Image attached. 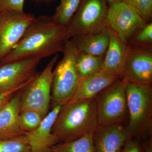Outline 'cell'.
<instances>
[{"mask_svg":"<svg viewBox=\"0 0 152 152\" xmlns=\"http://www.w3.org/2000/svg\"><path fill=\"white\" fill-rule=\"evenodd\" d=\"M124 147L123 152H142L140 144L137 140L134 138L129 140Z\"/></svg>","mask_w":152,"mask_h":152,"instance_id":"obj_26","label":"cell"},{"mask_svg":"<svg viewBox=\"0 0 152 152\" xmlns=\"http://www.w3.org/2000/svg\"><path fill=\"white\" fill-rule=\"evenodd\" d=\"M22 88H17L0 94V108L7 103L19 91L21 90Z\"/></svg>","mask_w":152,"mask_h":152,"instance_id":"obj_27","label":"cell"},{"mask_svg":"<svg viewBox=\"0 0 152 152\" xmlns=\"http://www.w3.org/2000/svg\"><path fill=\"white\" fill-rule=\"evenodd\" d=\"M82 0H60L52 17L56 23L64 26H67L78 8Z\"/></svg>","mask_w":152,"mask_h":152,"instance_id":"obj_20","label":"cell"},{"mask_svg":"<svg viewBox=\"0 0 152 152\" xmlns=\"http://www.w3.org/2000/svg\"><path fill=\"white\" fill-rule=\"evenodd\" d=\"M129 44L133 46L152 50V22L147 23L132 38Z\"/></svg>","mask_w":152,"mask_h":152,"instance_id":"obj_23","label":"cell"},{"mask_svg":"<svg viewBox=\"0 0 152 152\" xmlns=\"http://www.w3.org/2000/svg\"><path fill=\"white\" fill-rule=\"evenodd\" d=\"M142 152H152V140L150 138L141 145Z\"/></svg>","mask_w":152,"mask_h":152,"instance_id":"obj_28","label":"cell"},{"mask_svg":"<svg viewBox=\"0 0 152 152\" xmlns=\"http://www.w3.org/2000/svg\"><path fill=\"white\" fill-rule=\"evenodd\" d=\"M69 40L66 27L57 23L52 16L35 17L20 40L0 62L29 58L42 59L56 55L63 52Z\"/></svg>","mask_w":152,"mask_h":152,"instance_id":"obj_1","label":"cell"},{"mask_svg":"<svg viewBox=\"0 0 152 152\" xmlns=\"http://www.w3.org/2000/svg\"><path fill=\"white\" fill-rule=\"evenodd\" d=\"M107 20L108 27L129 44L147 24L135 10L124 1L109 6Z\"/></svg>","mask_w":152,"mask_h":152,"instance_id":"obj_9","label":"cell"},{"mask_svg":"<svg viewBox=\"0 0 152 152\" xmlns=\"http://www.w3.org/2000/svg\"><path fill=\"white\" fill-rule=\"evenodd\" d=\"M127 83L118 79L95 97L99 126L121 124L124 119L128 111Z\"/></svg>","mask_w":152,"mask_h":152,"instance_id":"obj_7","label":"cell"},{"mask_svg":"<svg viewBox=\"0 0 152 152\" xmlns=\"http://www.w3.org/2000/svg\"><path fill=\"white\" fill-rule=\"evenodd\" d=\"M132 138L121 124L99 126L94 133L95 152H117Z\"/></svg>","mask_w":152,"mask_h":152,"instance_id":"obj_13","label":"cell"},{"mask_svg":"<svg viewBox=\"0 0 152 152\" xmlns=\"http://www.w3.org/2000/svg\"><path fill=\"white\" fill-rule=\"evenodd\" d=\"M95 98L68 102L62 106L52 133L59 142L75 140L99 127Z\"/></svg>","mask_w":152,"mask_h":152,"instance_id":"obj_2","label":"cell"},{"mask_svg":"<svg viewBox=\"0 0 152 152\" xmlns=\"http://www.w3.org/2000/svg\"><path fill=\"white\" fill-rule=\"evenodd\" d=\"M58 58V55L50 60L41 73L19 91L20 113L32 110L45 118L49 113L53 71Z\"/></svg>","mask_w":152,"mask_h":152,"instance_id":"obj_5","label":"cell"},{"mask_svg":"<svg viewBox=\"0 0 152 152\" xmlns=\"http://www.w3.org/2000/svg\"><path fill=\"white\" fill-rule=\"evenodd\" d=\"M108 28L97 32L76 36L69 40L80 53L104 56L110 40Z\"/></svg>","mask_w":152,"mask_h":152,"instance_id":"obj_17","label":"cell"},{"mask_svg":"<svg viewBox=\"0 0 152 152\" xmlns=\"http://www.w3.org/2000/svg\"><path fill=\"white\" fill-rule=\"evenodd\" d=\"M117 152H122L121 151V150H119L118 151H117Z\"/></svg>","mask_w":152,"mask_h":152,"instance_id":"obj_30","label":"cell"},{"mask_svg":"<svg viewBox=\"0 0 152 152\" xmlns=\"http://www.w3.org/2000/svg\"><path fill=\"white\" fill-rule=\"evenodd\" d=\"M45 1H49V0H45Z\"/></svg>","mask_w":152,"mask_h":152,"instance_id":"obj_32","label":"cell"},{"mask_svg":"<svg viewBox=\"0 0 152 152\" xmlns=\"http://www.w3.org/2000/svg\"><path fill=\"white\" fill-rule=\"evenodd\" d=\"M104 56H96L83 53L76 57L75 65L79 80L91 75L102 69Z\"/></svg>","mask_w":152,"mask_h":152,"instance_id":"obj_18","label":"cell"},{"mask_svg":"<svg viewBox=\"0 0 152 152\" xmlns=\"http://www.w3.org/2000/svg\"><path fill=\"white\" fill-rule=\"evenodd\" d=\"M35 17L15 11L0 15V61L16 45Z\"/></svg>","mask_w":152,"mask_h":152,"instance_id":"obj_10","label":"cell"},{"mask_svg":"<svg viewBox=\"0 0 152 152\" xmlns=\"http://www.w3.org/2000/svg\"><path fill=\"white\" fill-rule=\"evenodd\" d=\"M62 59L53 71L50 107L62 106L74 94L79 81L75 61L78 51L71 40L66 42Z\"/></svg>","mask_w":152,"mask_h":152,"instance_id":"obj_4","label":"cell"},{"mask_svg":"<svg viewBox=\"0 0 152 152\" xmlns=\"http://www.w3.org/2000/svg\"><path fill=\"white\" fill-rule=\"evenodd\" d=\"M151 50L129 45L121 78L127 83L151 85Z\"/></svg>","mask_w":152,"mask_h":152,"instance_id":"obj_11","label":"cell"},{"mask_svg":"<svg viewBox=\"0 0 152 152\" xmlns=\"http://www.w3.org/2000/svg\"><path fill=\"white\" fill-rule=\"evenodd\" d=\"M25 0H0L1 13L8 11L24 12Z\"/></svg>","mask_w":152,"mask_h":152,"instance_id":"obj_25","label":"cell"},{"mask_svg":"<svg viewBox=\"0 0 152 152\" xmlns=\"http://www.w3.org/2000/svg\"><path fill=\"white\" fill-rule=\"evenodd\" d=\"M61 107L58 106L52 108L38 127L25 133L31 152H50L52 147L59 143L52 133V129Z\"/></svg>","mask_w":152,"mask_h":152,"instance_id":"obj_12","label":"cell"},{"mask_svg":"<svg viewBox=\"0 0 152 152\" xmlns=\"http://www.w3.org/2000/svg\"><path fill=\"white\" fill-rule=\"evenodd\" d=\"M19 91L0 109V139H10L25 134L19 121Z\"/></svg>","mask_w":152,"mask_h":152,"instance_id":"obj_15","label":"cell"},{"mask_svg":"<svg viewBox=\"0 0 152 152\" xmlns=\"http://www.w3.org/2000/svg\"><path fill=\"white\" fill-rule=\"evenodd\" d=\"M135 10L148 23L152 22V0H123Z\"/></svg>","mask_w":152,"mask_h":152,"instance_id":"obj_24","label":"cell"},{"mask_svg":"<svg viewBox=\"0 0 152 152\" xmlns=\"http://www.w3.org/2000/svg\"><path fill=\"white\" fill-rule=\"evenodd\" d=\"M1 9H0V15H1Z\"/></svg>","mask_w":152,"mask_h":152,"instance_id":"obj_31","label":"cell"},{"mask_svg":"<svg viewBox=\"0 0 152 152\" xmlns=\"http://www.w3.org/2000/svg\"><path fill=\"white\" fill-rule=\"evenodd\" d=\"M44 118L40 114L32 110L21 112L19 115L20 124L26 133L36 129Z\"/></svg>","mask_w":152,"mask_h":152,"instance_id":"obj_22","label":"cell"},{"mask_svg":"<svg viewBox=\"0 0 152 152\" xmlns=\"http://www.w3.org/2000/svg\"><path fill=\"white\" fill-rule=\"evenodd\" d=\"M127 105L129 115L128 132L132 138L144 139L151 134V85L128 83Z\"/></svg>","mask_w":152,"mask_h":152,"instance_id":"obj_3","label":"cell"},{"mask_svg":"<svg viewBox=\"0 0 152 152\" xmlns=\"http://www.w3.org/2000/svg\"><path fill=\"white\" fill-rule=\"evenodd\" d=\"M39 58L0 62V94L23 88L37 75Z\"/></svg>","mask_w":152,"mask_h":152,"instance_id":"obj_8","label":"cell"},{"mask_svg":"<svg viewBox=\"0 0 152 152\" xmlns=\"http://www.w3.org/2000/svg\"><path fill=\"white\" fill-rule=\"evenodd\" d=\"M0 152H31L25 134L10 139H0Z\"/></svg>","mask_w":152,"mask_h":152,"instance_id":"obj_21","label":"cell"},{"mask_svg":"<svg viewBox=\"0 0 152 152\" xmlns=\"http://www.w3.org/2000/svg\"><path fill=\"white\" fill-rule=\"evenodd\" d=\"M109 7L106 0H82L66 27L68 39L107 28Z\"/></svg>","mask_w":152,"mask_h":152,"instance_id":"obj_6","label":"cell"},{"mask_svg":"<svg viewBox=\"0 0 152 152\" xmlns=\"http://www.w3.org/2000/svg\"><path fill=\"white\" fill-rule=\"evenodd\" d=\"M108 30L110 40L102 69L113 71L121 77L129 44L122 40L110 28H108Z\"/></svg>","mask_w":152,"mask_h":152,"instance_id":"obj_16","label":"cell"},{"mask_svg":"<svg viewBox=\"0 0 152 152\" xmlns=\"http://www.w3.org/2000/svg\"><path fill=\"white\" fill-rule=\"evenodd\" d=\"M1 108H0V109H1Z\"/></svg>","mask_w":152,"mask_h":152,"instance_id":"obj_33","label":"cell"},{"mask_svg":"<svg viewBox=\"0 0 152 152\" xmlns=\"http://www.w3.org/2000/svg\"><path fill=\"white\" fill-rule=\"evenodd\" d=\"M109 6H111L112 5L115 4H118L121 2L123 1V0H106Z\"/></svg>","mask_w":152,"mask_h":152,"instance_id":"obj_29","label":"cell"},{"mask_svg":"<svg viewBox=\"0 0 152 152\" xmlns=\"http://www.w3.org/2000/svg\"><path fill=\"white\" fill-rule=\"evenodd\" d=\"M120 78L119 75L115 72L101 69L79 80L75 91L68 102L95 98L99 93Z\"/></svg>","mask_w":152,"mask_h":152,"instance_id":"obj_14","label":"cell"},{"mask_svg":"<svg viewBox=\"0 0 152 152\" xmlns=\"http://www.w3.org/2000/svg\"><path fill=\"white\" fill-rule=\"evenodd\" d=\"M94 133L75 140L58 143L52 147L50 152H95Z\"/></svg>","mask_w":152,"mask_h":152,"instance_id":"obj_19","label":"cell"}]
</instances>
